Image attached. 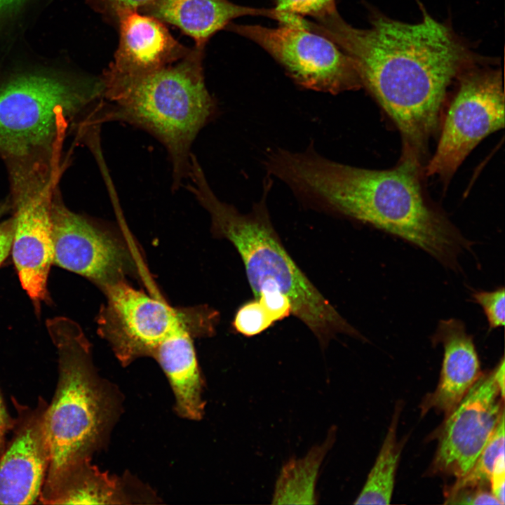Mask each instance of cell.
<instances>
[{"label": "cell", "mask_w": 505, "mask_h": 505, "mask_svg": "<svg viewBox=\"0 0 505 505\" xmlns=\"http://www.w3.org/2000/svg\"><path fill=\"white\" fill-rule=\"evenodd\" d=\"M303 25L351 58L362 87L398 128L403 150L422 161L440 125L450 84L468 67L484 62L451 28L425 11L414 24L375 13L370 27L356 28L335 10L314 22L304 19Z\"/></svg>", "instance_id": "6da1fadb"}, {"label": "cell", "mask_w": 505, "mask_h": 505, "mask_svg": "<svg viewBox=\"0 0 505 505\" xmlns=\"http://www.w3.org/2000/svg\"><path fill=\"white\" fill-rule=\"evenodd\" d=\"M421 163L403 152L392 169L358 168L324 157L313 142L302 152L271 148L264 159L267 173L301 201L398 236L455 269L459 255L472 243L427 201Z\"/></svg>", "instance_id": "7a4b0ae2"}, {"label": "cell", "mask_w": 505, "mask_h": 505, "mask_svg": "<svg viewBox=\"0 0 505 505\" xmlns=\"http://www.w3.org/2000/svg\"><path fill=\"white\" fill-rule=\"evenodd\" d=\"M203 50L195 46L181 60L140 74L107 68L101 79L96 123L120 121L142 129L166 148L172 165V190L189 178L191 147L199 131L217 115L203 69Z\"/></svg>", "instance_id": "3957f363"}, {"label": "cell", "mask_w": 505, "mask_h": 505, "mask_svg": "<svg viewBox=\"0 0 505 505\" xmlns=\"http://www.w3.org/2000/svg\"><path fill=\"white\" fill-rule=\"evenodd\" d=\"M186 187L209 213L215 236L229 240L241 255L255 297L280 292L290 300L292 314L302 321L323 347L338 334L364 339L325 298L293 261L271 223L267 198L273 177L267 174L260 199L247 213L220 200L198 163L191 165Z\"/></svg>", "instance_id": "277c9868"}, {"label": "cell", "mask_w": 505, "mask_h": 505, "mask_svg": "<svg viewBox=\"0 0 505 505\" xmlns=\"http://www.w3.org/2000/svg\"><path fill=\"white\" fill-rule=\"evenodd\" d=\"M58 355L55 391L46 411L50 458L41 490L90 459L107 426V394L93 370L90 343L81 327L66 317L46 322Z\"/></svg>", "instance_id": "5b68a950"}, {"label": "cell", "mask_w": 505, "mask_h": 505, "mask_svg": "<svg viewBox=\"0 0 505 505\" xmlns=\"http://www.w3.org/2000/svg\"><path fill=\"white\" fill-rule=\"evenodd\" d=\"M102 91L101 79L81 83L49 73H26L1 83L0 154L21 161L53 148L68 121Z\"/></svg>", "instance_id": "8992f818"}, {"label": "cell", "mask_w": 505, "mask_h": 505, "mask_svg": "<svg viewBox=\"0 0 505 505\" xmlns=\"http://www.w3.org/2000/svg\"><path fill=\"white\" fill-rule=\"evenodd\" d=\"M60 150L51 161H11L15 214L13 260L22 288L36 309L46 298L53 264L51 208L60 174Z\"/></svg>", "instance_id": "52a82bcc"}, {"label": "cell", "mask_w": 505, "mask_h": 505, "mask_svg": "<svg viewBox=\"0 0 505 505\" xmlns=\"http://www.w3.org/2000/svg\"><path fill=\"white\" fill-rule=\"evenodd\" d=\"M106 304L100 309L98 332L125 365L152 356L159 344L183 327L212 334L217 314L210 309H175L131 286L126 279L103 288Z\"/></svg>", "instance_id": "ba28073f"}, {"label": "cell", "mask_w": 505, "mask_h": 505, "mask_svg": "<svg viewBox=\"0 0 505 505\" xmlns=\"http://www.w3.org/2000/svg\"><path fill=\"white\" fill-rule=\"evenodd\" d=\"M483 63L471 65L457 77V90L436 149L425 167L427 176L450 179L483 139L504 127L501 72Z\"/></svg>", "instance_id": "9c48e42d"}, {"label": "cell", "mask_w": 505, "mask_h": 505, "mask_svg": "<svg viewBox=\"0 0 505 505\" xmlns=\"http://www.w3.org/2000/svg\"><path fill=\"white\" fill-rule=\"evenodd\" d=\"M298 22L278 27L230 23L226 29L259 45L298 86L333 95L362 83L351 58L333 41Z\"/></svg>", "instance_id": "30bf717a"}, {"label": "cell", "mask_w": 505, "mask_h": 505, "mask_svg": "<svg viewBox=\"0 0 505 505\" xmlns=\"http://www.w3.org/2000/svg\"><path fill=\"white\" fill-rule=\"evenodd\" d=\"M53 263L83 276L101 289L139 269L133 250L119 232L76 214L53 197Z\"/></svg>", "instance_id": "8fae6325"}, {"label": "cell", "mask_w": 505, "mask_h": 505, "mask_svg": "<svg viewBox=\"0 0 505 505\" xmlns=\"http://www.w3.org/2000/svg\"><path fill=\"white\" fill-rule=\"evenodd\" d=\"M504 398L494 369L482 372L446 415L438 433L434 471L459 478L470 470L504 414Z\"/></svg>", "instance_id": "7c38bea8"}, {"label": "cell", "mask_w": 505, "mask_h": 505, "mask_svg": "<svg viewBox=\"0 0 505 505\" xmlns=\"http://www.w3.org/2000/svg\"><path fill=\"white\" fill-rule=\"evenodd\" d=\"M12 400L11 436L0 450V504H32L39 499L50 462L48 404L41 397L34 408Z\"/></svg>", "instance_id": "4fadbf2b"}, {"label": "cell", "mask_w": 505, "mask_h": 505, "mask_svg": "<svg viewBox=\"0 0 505 505\" xmlns=\"http://www.w3.org/2000/svg\"><path fill=\"white\" fill-rule=\"evenodd\" d=\"M119 42L109 69L121 74H140L171 65L191 49L181 44L161 20L137 11L117 18Z\"/></svg>", "instance_id": "5bb4252c"}, {"label": "cell", "mask_w": 505, "mask_h": 505, "mask_svg": "<svg viewBox=\"0 0 505 505\" xmlns=\"http://www.w3.org/2000/svg\"><path fill=\"white\" fill-rule=\"evenodd\" d=\"M432 342L441 344L443 360L439 382L422 404V415L431 409L450 413L482 374L478 353L464 323L457 318L439 321Z\"/></svg>", "instance_id": "9a60e30c"}, {"label": "cell", "mask_w": 505, "mask_h": 505, "mask_svg": "<svg viewBox=\"0 0 505 505\" xmlns=\"http://www.w3.org/2000/svg\"><path fill=\"white\" fill-rule=\"evenodd\" d=\"M141 13L180 29L204 49L210 38L237 18L263 16L280 21L275 9L236 4L229 0H154Z\"/></svg>", "instance_id": "2e32d148"}, {"label": "cell", "mask_w": 505, "mask_h": 505, "mask_svg": "<svg viewBox=\"0 0 505 505\" xmlns=\"http://www.w3.org/2000/svg\"><path fill=\"white\" fill-rule=\"evenodd\" d=\"M193 332L187 327L173 332L159 344L152 357L168 377L180 415L197 420L203 416L205 404L203 380L191 339Z\"/></svg>", "instance_id": "e0dca14e"}, {"label": "cell", "mask_w": 505, "mask_h": 505, "mask_svg": "<svg viewBox=\"0 0 505 505\" xmlns=\"http://www.w3.org/2000/svg\"><path fill=\"white\" fill-rule=\"evenodd\" d=\"M116 482L86 459L69 469L53 486L41 492L44 504H106L120 499Z\"/></svg>", "instance_id": "ac0fdd59"}, {"label": "cell", "mask_w": 505, "mask_h": 505, "mask_svg": "<svg viewBox=\"0 0 505 505\" xmlns=\"http://www.w3.org/2000/svg\"><path fill=\"white\" fill-rule=\"evenodd\" d=\"M336 438L332 427L325 440L313 446L301 458L291 459L282 467L276 480L273 504H316V485L321 466Z\"/></svg>", "instance_id": "d6986e66"}, {"label": "cell", "mask_w": 505, "mask_h": 505, "mask_svg": "<svg viewBox=\"0 0 505 505\" xmlns=\"http://www.w3.org/2000/svg\"><path fill=\"white\" fill-rule=\"evenodd\" d=\"M400 410V405H397L375 464L354 504H388L391 501L402 449L396 439Z\"/></svg>", "instance_id": "ffe728a7"}, {"label": "cell", "mask_w": 505, "mask_h": 505, "mask_svg": "<svg viewBox=\"0 0 505 505\" xmlns=\"http://www.w3.org/2000/svg\"><path fill=\"white\" fill-rule=\"evenodd\" d=\"M502 452H504V414L501 415L492 435L473 466L465 475L457 478L447 492L465 487H490L494 462Z\"/></svg>", "instance_id": "44dd1931"}, {"label": "cell", "mask_w": 505, "mask_h": 505, "mask_svg": "<svg viewBox=\"0 0 505 505\" xmlns=\"http://www.w3.org/2000/svg\"><path fill=\"white\" fill-rule=\"evenodd\" d=\"M275 4L281 14L280 24L286 23L292 16L317 20L337 10L335 0H276Z\"/></svg>", "instance_id": "7402d4cb"}, {"label": "cell", "mask_w": 505, "mask_h": 505, "mask_svg": "<svg viewBox=\"0 0 505 505\" xmlns=\"http://www.w3.org/2000/svg\"><path fill=\"white\" fill-rule=\"evenodd\" d=\"M273 323L264 307L255 299L239 308L235 315L233 326L243 335L252 337L265 330Z\"/></svg>", "instance_id": "603a6c76"}, {"label": "cell", "mask_w": 505, "mask_h": 505, "mask_svg": "<svg viewBox=\"0 0 505 505\" xmlns=\"http://www.w3.org/2000/svg\"><path fill=\"white\" fill-rule=\"evenodd\" d=\"M473 298L483 308L490 330L504 325L505 290L504 287L492 291H476Z\"/></svg>", "instance_id": "cb8c5ba5"}, {"label": "cell", "mask_w": 505, "mask_h": 505, "mask_svg": "<svg viewBox=\"0 0 505 505\" xmlns=\"http://www.w3.org/2000/svg\"><path fill=\"white\" fill-rule=\"evenodd\" d=\"M445 497V504H501L487 487L462 488L447 492Z\"/></svg>", "instance_id": "d4e9b609"}, {"label": "cell", "mask_w": 505, "mask_h": 505, "mask_svg": "<svg viewBox=\"0 0 505 505\" xmlns=\"http://www.w3.org/2000/svg\"><path fill=\"white\" fill-rule=\"evenodd\" d=\"M95 7L107 17L117 20L128 11L140 10L154 0H91Z\"/></svg>", "instance_id": "484cf974"}, {"label": "cell", "mask_w": 505, "mask_h": 505, "mask_svg": "<svg viewBox=\"0 0 505 505\" xmlns=\"http://www.w3.org/2000/svg\"><path fill=\"white\" fill-rule=\"evenodd\" d=\"M505 463L504 452L496 459L490 480V487L493 495L504 504Z\"/></svg>", "instance_id": "4316f807"}, {"label": "cell", "mask_w": 505, "mask_h": 505, "mask_svg": "<svg viewBox=\"0 0 505 505\" xmlns=\"http://www.w3.org/2000/svg\"><path fill=\"white\" fill-rule=\"evenodd\" d=\"M13 234V224L12 220L0 225V266L11 251Z\"/></svg>", "instance_id": "83f0119b"}, {"label": "cell", "mask_w": 505, "mask_h": 505, "mask_svg": "<svg viewBox=\"0 0 505 505\" xmlns=\"http://www.w3.org/2000/svg\"><path fill=\"white\" fill-rule=\"evenodd\" d=\"M13 417H11L0 392V450L13 424Z\"/></svg>", "instance_id": "f1b7e54d"}, {"label": "cell", "mask_w": 505, "mask_h": 505, "mask_svg": "<svg viewBox=\"0 0 505 505\" xmlns=\"http://www.w3.org/2000/svg\"><path fill=\"white\" fill-rule=\"evenodd\" d=\"M25 0H0V23Z\"/></svg>", "instance_id": "f546056e"}, {"label": "cell", "mask_w": 505, "mask_h": 505, "mask_svg": "<svg viewBox=\"0 0 505 505\" xmlns=\"http://www.w3.org/2000/svg\"><path fill=\"white\" fill-rule=\"evenodd\" d=\"M1 213H2V211H1V208H0V216H1Z\"/></svg>", "instance_id": "4dcf8cb0"}]
</instances>
